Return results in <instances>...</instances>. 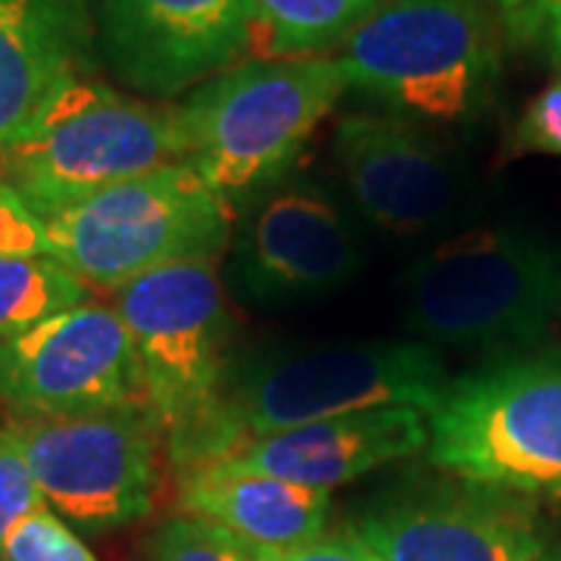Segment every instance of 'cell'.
<instances>
[{"label":"cell","mask_w":561,"mask_h":561,"mask_svg":"<svg viewBox=\"0 0 561 561\" xmlns=\"http://www.w3.org/2000/svg\"><path fill=\"white\" fill-rule=\"evenodd\" d=\"M405 331L431 350L515 353L561 309V253L515 225L471 228L405 272Z\"/></svg>","instance_id":"3"},{"label":"cell","mask_w":561,"mask_h":561,"mask_svg":"<svg viewBox=\"0 0 561 561\" xmlns=\"http://www.w3.org/2000/svg\"><path fill=\"white\" fill-rule=\"evenodd\" d=\"M387 0H253V41L262 60H300L343 44Z\"/></svg>","instance_id":"18"},{"label":"cell","mask_w":561,"mask_h":561,"mask_svg":"<svg viewBox=\"0 0 561 561\" xmlns=\"http://www.w3.org/2000/svg\"><path fill=\"white\" fill-rule=\"evenodd\" d=\"M113 309L135 343L144 402L175 453L213 415L234 359L219 260L153 268L113 290Z\"/></svg>","instance_id":"8"},{"label":"cell","mask_w":561,"mask_h":561,"mask_svg":"<svg viewBox=\"0 0 561 561\" xmlns=\"http://www.w3.org/2000/svg\"><path fill=\"white\" fill-rule=\"evenodd\" d=\"M94 50L128 88L179 98L253 41V0H84Z\"/></svg>","instance_id":"12"},{"label":"cell","mask_w":561,"mask_h":561,"mask_svg":"<svg viewBox=\"0 0 561 561\" xmlns=\"http://www.w3.org/2000/svg\"><path fill=\"white\" fill-rule=\"evenodd\" d=\"M334 157L356 209L393 238L437 228L468 194L465 162L431 131L393 113L341 119Z\"/></svg>","instance_id":"13"},{"label":"cell","mask_w":561,"mask_h":561,"mask_svg":"<svg viewBox=\"0 0 561 561\" xmlns=\"http://www.w3.org/2000/svg\"><path fill=\"white\" fill-rule=\"evenodd\" d=\"M505 35L561 72V0H496Z\"/></svg>","instance_id":"22"},{"label":"cell","mask_w":561,"mask_h":561,"mask_svg":"<svg viewBox=\"0 0 561 561\" xmlns=\"http://www.w3.org/2000/svg\"><path fill=\"white\" fill-rule=\"evenodd\" d=\"M147 561H256V552L216 524L175 515L150 537Z\"/></svg>","instance_id":"20"},{"label":"cell","mask_w":561,"mask_h":561,"mask_svg":"<svg viewBox=\"0 0 561 561\" xmlns=\"http://www.w3.org/2000/svg\"><path fill=\"white\" fill-rule=\"evenodd\" d=\"M88 300V284L54 256L0 253V343Z\"/></svg>","instance_id":"19"},{"label":"cell","mask_w":561,"mask_h":561,"mask_svg":"<svg viewBox=\"0 0 561 561\" xmlns=\"http://www.w3.org/2000/svg\"><path fill=\"white\" fill-rule=\"evenodd\" d=\"M546 561H561V552L559 556H546Z\"/></svg>","instance_id":"27"},{"label":"cell","mask_w":561,"mask_h":561,"mask_svg":"<svg viewBox=\"0 0 561 561\" xmlns=\"http://www.w3.org/2000/svg\"><path fill=\"white\" fill-rule=\"evenodd\" d=\"M449 383L437 350L419 341L265 343L231 359L213 415L169 456L194 471L241 443L350 412L412 405L434 415Z\"/></svg>","instance_id":"1"},{"label":"cell","mask_w":561,"mask_h":561,"mask_svg":"<svg viewBox=\"0 0 561 561\" xmlns=\"http://www.w3.org/2000/svg\"><path fill=\"white\" fill-rule=\"evenodd\" d=\"M353 534L383 561H546L530 512L478 483L378 502Z\"/></svg>","instance_id":"14"},{"label":"cell","mask_w":561,"mask_h":561,"mask_svg":"<svg viewBox=\"0 0 561 561\" xmlns=\"http://www.w3.org/2000/svg\"><path fill=\"white\" fill-rule=\"evenodd\" d=\"M427 459L478 486L561 500V356L500 359L449 383Z\"/></svg>","instance_id":"7"},{"label":"cell","mask_w":561,"mask_h":561,"mask_svg":"<svg viewBox=\"0 0 561 561\" xmlns=\"http://www.w3.org/2000/svg\"><path fill=\"white\" fill-rule=\"evenodd\" d=\"M0 253H47L44 221L3 181H0Z\"/></svg>","instance_id":"25"},{"label":"cell","mask_w":561,"mask_h":561,"mask_svg":"<svg viewBox=\"0 0 561 561\" xmlns=\"http://www.w3.org/2000/svg\"><path fill=\"white\" fill-rule=\"evenodd\" d=\"M165 162H181L175 110L84 76L0 150V181L44 221Z\"/></svg>","instance_id":"6"},{"label":"cell","mask_w":561,"mask_h":561,"mask_svg":"<svg viewBox=\"0 0 561 561\" xmlns=\"http://www.w3.org/2000/svg\"><path fill=\"white\" fill-rule=\"evenodd\" d=\"M41 508H47V502L41 496L20 443L7 427H0V552H3L7 537L16 530V524Z\"/></svg>","instance_id":"23"},{"label":"cell","mask_w":561,"mask_h":561,"mask_svg":"<svg viewBox=\"0 0 561 561\" xmlns=\"http://www.w3.org/2000/svg\"><path fill=\"white\" fill-rule=\"evenodd\" d=\"M179 508L181 515L228 530L250 552L268 556L324 537L331 490L300 486L260 471L206 465L184 471Z\"/></svg>","instance_id":"17"},{"label":"cell","mask_w":561,"mask_h":561,"mask_svg":"<svg viewBox=\"0 0 561 561\" xmlns=\"http://www.w3.org/2000/svg\"><path fill=\"white\" fill-rule=\"evenodd\" d=\"M256 561H383L371 546L359 540L353 530L346 534H324L319 540L287 549V552H268L256 556Z\"/></svg>","instance_id":"26"},{"label":"cell","mask_w":561,"mask_h":561,"mask_svg":"<svg viewBox=\"0 0 561 561\" xmlns=\"http://www.w3.org/2000/svg\"><path fill=\"white\" fill-rule=\"evenodd\" d=\"M350 88L341 57L250 60L175 106L181 162L231 209L290 175L319 122Z\"/></svg>","instance_id":"2"},{"label":"cell","mask_w":561,"mask_h":561,"mask_svg":"<svg viewBox=\"0 0 561 561\" xmlns=\"http://www.w3.org/2000/svg\"><path fill=\"white\" fill-rule=\"evenodd\" d=\"M431 443V415L412 405L365 409L337 419L287 427L268 437L241 443L213 465L260 471L268 478L331 490L356 481L390 461L409 459ZM206 468V465H203Z\"/></svg>","instance_id":"15"},{"label":"cell","mask_w":561,"mask_h":561,"mask_svg":"<svg viewBox=\"0 0 561 561\" xmlns=\"http://www.w3.org/2000/svg\"><path fill=\"white\" fill-rule=\"evenodd\" d=\"M496 16L483 0H387L343 41L350 88L402 119H474L500 76Z\"/></svg>","instance_id":"4"},{"label":"cell","mask_w":561,"mask_h":561,"mask_svg":"<svg viewBox=\"0 0 561 561\" xmlns=\"http://www.w3.org/2000/svg\"><path fill=\"white\" fill-rule=\"evenodd\" d=\"M0 400L41 419L147 405L119 312L88 300L0 343Z\"/></svg>","instance_id":"11"},{"label":"cell","mask_w":561,"mask_h":561,"mask_svg":"<svg viewBox=\"0 0 561 561\" xmlns=\"http://www.w3.org/2000/svg\"><path fill=\"white\" fill-rule=\"evenodd\" d=\"M515 147L524 153L561 157V79L527 103L515 125Z\"/></svg>","instance_id":"24"},{"label":"cell","mask_w":561,"mask_h":561,"mask_svg":"<svg viewBox=\"0 0 561 561\" xmlns=\"http://www.w3.org/2000/svg\"><path fill=\"white\" fill-rule=\"evenodd\" d=\"M62 522L103 534L147 518L160 496V424L147 405L3 424Z\"/></svg>","instance_id":"9"},{"label":"cell","mask_w":561,"mask_h":561,"mask_svg":"<svg viewBox=\"0 0 561 561\" xmlns=\"http://www.w3.org/2000/svg\"><path fill=\"white\" fill-rule=\"evenodd\" d=\"M94 62L84 0H0V150Z\"/></svg>","instance_id":"16"},{"label":"cell","mask_w":561,"mask_h":561,"mask_svg":"<svg viewBox=\"0 0 561 561\" xmlns=\"http://www.w3.org/2000/svg\"><path fill=\"white\" fill-rule=\"evenodd\" d=\"M228 253L231 290L265 309L328 297L362 268L353 221L324 187L306 179L278 181L247 203Z\"/></svg>","instance_id":"10"},{"label":"cell","mask_w":561,"mask_h":561,"mask_svg":"<svg viewBox=\"0 0 561 561\" xmlns=\"http://www.w3.org/2000/svg\"><path fill=\"white\" fill-rule=\"evenodd\" d=\"M0 561H98V556L57 512L41 508L16 524L3 542Z\"/></svg>","instance_id":"21"},{"label":"cell","mask_w":561,"mask_h":561,"mask_svg":"<svg viewBox=\"0 0 561 561\" xmlns=\"http://www.w3.org/2000/svg\"><path fill=\"white\" fill-rule=\"evenodd\" d=\"M47 253L84 284L119 290L162 265L219 260L234 209L184 162H165L44 219Z\"/></svg>","instance_id":"5"}]
</instances>
